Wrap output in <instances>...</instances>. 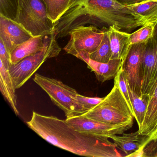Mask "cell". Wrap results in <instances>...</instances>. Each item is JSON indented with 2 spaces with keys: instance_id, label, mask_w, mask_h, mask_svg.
Returning <instances> with one entry per match:
<instances>
[{
  "instance_id": "obj_24",
  "label": "cell",
  "mask_w": 157,
  "mask_h": 157,
  "mask_svg": "<svg viewBox=\"0 0 157 157\" xmlns=\"http://www.w3.org/2000/svg\"><path fill=\"white\" fill-rule=\"evenodd\" d=\"M104 97H89L83 96L78 94L76 100L87 112L91 110L102 101Z\"/></svg>"
},
{
  "instance_id": "obj_13",
  "label": "cell",
  "mask_w": 157,
  "mask_h": 157,
  "mask_svg": "<svg viewBox=\"0 0 157 157\" xmlns=\"http://www.w3.org/2000/svg\"><path fill=\"white\" fill-rule=\"evenodd\" d=\"M112 51V59H123L126 55L129 47L130 33L120 31L113 27L106 30Z\"/></svg>"
},
{
  "instance_id": "obj_15",
  "label": "cell",
  "mask_w": 157,
  "mask_h": 157,
  "mask_svg": "<svg viewBox=\"0 0 157 157\" xmlns=\"http://www.w3.org/2000/svg\"><path fill=\"white\" fill-rule=\"evenodd\" d=\"M16 90L9 70L7 69L2 62L0 61V90L16 115L18 116L20 114V112L17 105Z\"/></svg>"
},
{
  "instance_id": "obj_8",
  "label": "cell",
  "mask_w": 157,
  "mask_h": 157,
  "mask_svg": "<svg viewBox=\"0 0 157 157\" xmlns=\"http://www.w3.org/2000/svg\"><path fill=\"white\" fill-rule=\"evenodd\" d=\"M66 122L73 128L82 133L95 136H105L121 135L131 128L133 123L111 124L89 118L83 114L67 117Z\"/></svg>"
},
{
  "instance_id": "obj_25",
  "label": "cell",
  "mask_w": 157,
  "mask_h": 157,
  "mask_svg": "<svg viewBox=\"0 0 157 157\" xmlns=\"http://www.w3.org/2000/svg\"><path fill=\"white\" fill-rule=\"evenodd\" d=\"M114 81L117 83L120 90L122 92L123 95L124 96L129 107L133 112L132 105H131V101H130L129 92H128L127 82L124 76V73L122 72L121 69H120L116 77L115 78Z\"/></svg>"
},
{
  "instance_id": "obj_19",
  "label": "cell",
  "mask_w": 157,
  "mask_h": 157,
  "mask_svg": "<svg viewBox=\"0 0 157 157\" xmlns=\"http://www.w3.org/2000/svg\"><path fill=\"white\" fill-rule=\"evenodd\" d=\"M42 1L45 6L48 18L53 24H55L67 10L72 0Z\"/></svg>"
},
{
  "instance_id": "obj_6",
  "label": "cell",
  "mask_w": 157,
  "mask_h": 157,
  "mask_svg": "<svg viewBox=\"0 0 157 157\" xmlns=\"http://www.w3.org/2000/svg\"><path fill=\"white\" fill-rule=\"evenodd\" d=\"M147 43L131 44L124 58L120 69L124 73L131 90L142 96L143 80V59Z\"/></svg>"
},
{
  "instance_id": "obj_27",
  "label": "cell",
  "mask_w": 157,
  "mask_h": 157,
  "mask_svg": "<svg viewBox=\"0 0 157 157\" xmlns=\"http://www.w3.org/2000/svg\"><path fill=\"white\" fill-rule=\"evenodd\" d=\"M119 3L123 4L124 6H128L139 4L147 1L148 0H116Z\"/></svg>"
},
{
  "instance_id": "obj_10",
  "label": "cell",
  "mask_w": 157,
  "mask_h": 157,
  "mask_svg": "<svg viewBox=\"0 0 157 157\" xmlns=\"http://www.w3.org/2000/svg\"><path fill=\"white\" fill-rule=\"evenodd\" d=\"M142 95H150L157 85V45L151 38L147 42L143 59Z\"/></svg>"
},
{
  "instance_id": "obj_23",
  "label": "cell",
  "mask_w": 157,
  "mask_h": 157,
  "mask_svg": "<svg viewBox=\"0 0 157 157\" xmlns=\"http://www.w3.org/2000/svg\"><path fill=\"white\" fill-rule=\"evenodd\" d=\"M18 0H0V14L14 20L17 15Z\"/></svg>"
},
{
  "instance_id": "obj_20",
  "label": "cell",
  "mask_w": 157,
  "mask_h": 157,
  "mask_svg": "<svg viewBox=\"0 0 157 157\" xmlns=\"http://www.w3.org/2000/svg\"><path fill=\"white\" fill-rule=\"evenodd\" d=\"M128 157H157V127L147 135L140 148Z\"/></svg>"
},
{
  "instance_id": "obj_26",
  "label": "cell",
  "mask_w": 157,
  "mask_h": 157,
  "mask_svg": "<svg viewBox=\"0 0 157 157\" xmlns=\"http://www.w3.org/2000/svg\"><path fill=\"white\" fill-rule=\"evenodd\" d=\"M0 61L2 62L7 69H10L11 66L10 54L1 40H0Z\"/></svg>"
},
{
  "instance_id": "obj_11",
  "label": "cell",
  "mask_w": 157,
  "mask_h": 157,
  "mask_svg": "<svg viewBox=\"0 0 157 157\" xmlns=\"http://www.w3.org/2000/svg\"><path fill=\"white\" fill-rule=\"evenodd\" d=\"M90 55L82 51L76 57L87 64L88 67L94 72L99 81L103 82L115 78L121 68L122 59H113L107 63H101L91 59Z\"/></svg>"
},
{
  "instance_id": "obj_16",
  "label": "cell",
  "mask_w": 157,
  "mask_h": 157,
  "mask_svg": "<svg viewBox=\"0 0 157 157\" xmlns=\"http://www.w3.org/2000/svg\"><path fill=\"white\" fill-rule=\"evenodd\" d=\"M157 127V85L149 95L148 103L144 121L138 132L141 135H148Z\"/></svg>"
},
{
  "instance_id": "obj_1",
  "label": "cell",
  "mask_w": 157,
  "mask_h": 157,
  "mask_svg": "<svg viewBox=\"0 0 157 157\" xmlns=\"http://www.w3.org/2000/svg\"><path fill=\"white\" fill-rule=\"evenodd\" d=\"M26 124L48 143L76 155L88 157L124 156L107 137L82 133L69 125L66 120L56 117L43 115L33 111Z\"/></svg>"
},
{
  "instance_id": "obj_5",
  "label": "cell",
  "mask_w": 157,
  "mask_h": 157,
  "mask_svg": "<svg viewBox=\"0 0 157 157\" xmlns=\"http://www.w3.org/2000/svg\"><path fill=\"white\" fill-rule=\"evenodd\" d=\"M61 50L54 33L49 35L47 44L43 50L11 65L9 71L16 89L22 87L47 59L56 57Z\"/></svg>"
},
{
  "instance_id": "obj_21",
  "label": "cell",
  "mask_w": 157,
  "mask_h": 157,
  "mask_svg": "<svg viewBox=\"0 0 157 157\" xmlns=\"http://www.w3.org/2000/svg\"><path fill=\"white\" fill-rule=\"evenodd\" d=\"M106 30L105 31L103 38L98 48L90 55V58L94 61L107 63L112 59V51Z\"/></svg>"
},
{
  "instance_id": "obj_28",
  "label": "cell",
  "mask_w": 157,
  "mask_h": 157,
  "mask_svg": "<svg viewBox=\"0 0 157 157\" xmlns=\"http://www.w3.org/2000/svg\"><path fill=\"white\" fill-rule=\"evenodd\" d=\"M155 44L157 45V23L155 25L154 27V31H153V36L151 37Z\"/></svg>"
},
{
  "instance_id": "obj_18",
  "label": "cell",
  "mask_w": 157,
  "mask_h": 157,
  "mask_svg": "<svg viewBox=\"0 0 157 157\" xmlns=\"http://www.w3.org/2000/svg\"><path fill=\"white\" fill-rule=\"evenodd\" d=\"M128 87V92L130 101L132 105L133 114L138 125L139 129H140L144 121L146 111L148 103L149 95H142L139 96L133 92Z\"/></svg>"
},
{
  "instance_id": "obj_4",
  "label": "cell",
  "mask_w": 157,
  "mask_h": 157,
  "mask_svg": "<svg viewBox=\"0 0 157 157\" xmlns=\"http://www.w3.org/2000/svg\"><path fill=\"white\" fill-rule=\"evenodd\" d=\"M34 81L49 96L52 101L65 113L67 117L83 114L87 112L76 100L78 92L59 80L35 75Z\"/></svg>"
},
{
  "instance_id": "obj_7",
  "label": "cell",
  "mask_w": 157,
  "mask_h": 157,
  "mask_svg": "<svg viewBox=\"0 0 157 157\" xmlns=\"http://www.w3.org/2000/svg\"><path fill=\"white\" fill-rule=\"evenodd\" d=\"M105 31L92 25L76 27L70 33V38L63 49L75 57L82 51L90 55L101 44Z\"/></svg>"
},
{
  "instance_id": "obj_9",
  "label": "cell",
  "mask_w": 157,
  "mask_h": 157,
  "mask_svg": "<svg viewBox=\"0 0 157 157\" xmlns=\"http://www.w3.org/2000/svg\"><path fill=\"white\" fill-rule=\"evenodd\" d=\"M33 37L21 25L0 14V40L10 54L19 45Z\"/></svg>"
},
{
  "instance_id": "obj_17",
  "label": "cell",
  "mask_w": 157,
  "mask_h": 157,
  "mask_svg": "<svg viewBox=\"0 0 157 157\" xmlns=\"http://www.w3.org/2000/svg\"><path fill=\"white\" fill-rule=\"evenodd\" d=\"M142 16L148 25L155 26L157 23V0H148L139 4L127 6Z\"/></svg>"
},
{
  "instance_id": "obj_2",
  "label": "cell",
  "mask_w": 157,
  "mask_h": 157,
  "mask_svg": "<svg viewBox=\"0 0 157 157\" xmlns=\"http://www.w3.org/2000/svg\"><path fill=\"white\" fill-rule=\"evenodd\" d=\"M101 102L83 114L89 118L111 124L133 123L134 114L117 83Z\"/></svg>"
},
{
  "instance_id": "obj_22",
  "label": "cell",
  "mask_w": 157,
  "mask_h": 157,
  "mask_svg": "<svg viewBox=\"0 0 157 157\" xmlns=\"http://www.w3.org/2000/svg\"><path fill=\"white\" fill-rule=\"evenodd\" d=\"M154 27L152 25H144L137 31L130 33V45L147 42L153 36Z\"/></svg>"
},
{
  "instance_id": "obj_3",
  "label": "cell",
  "mask_w": 157,
  "mask_h": 157,
  "mask_svg": "<svg viewBox=\"0 0 157 157\" xmlns=\"http://www.w3.org/2000/svg\"><path fill=\"white\" fill-rule=\"evenodd\" d=\"M14 21L21 25L33 36L54 33V24L49 20L42 0H18Z\"/></svg>"
},
{
  "instance_id": "obj_12",
  "label": "cell",
  "mask_w": 157,
  "mask_h": 157,
  "mask_svg": "<svg viewBox=\"0 0 157 157\" xmlns=\"http://www.w3.org/2000/svg\"><path fill=\"white\" fill-rule=\"evenodd\" d=\"M49 35L33 36L15 48L10 54L11 65L40 52L47 44Z\"/></svg>"
},
{
  "instance_id": "obj_14",
  "label": "cell",
  "mask_w": 157,
  "mask_h": 157,
  "mask_svg": "<svg viewBox=\"0 0 157 157\" xmlns=\"http://www.w3.org/2000/svg\"><path fill=\"white\" fill-rule=\"evenodd\" d=\"M121 136L113 135L109 138L113 140L117 147L124 153L125 157L139 149L147 138V135H141L136 131L135 133H123Z\"/></svg>"
}]
</instances>
